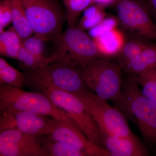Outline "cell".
<instances>
[{
	"label": "cell",
	"mask_w": 156,
	"mask_h": 156,
	"mask_svg": "<svg viewBox=\"0 0 156 156\" xmlns=\"http://www.w3.org/2000/svg\"><path fill=\"white\" fill-rule=\"evenodd\" d=\"M55 119L45 115L24 111L1 112L0 132L8 129H16L37 136H47L52 131Z\"/></svg>",
	"instance_id": "cell-10"
},
{
	"label": "cell",
	"mask_w": 156,
	"mask_h": 156,
	"mask_svg": "<svg viewBox=\"0 0 156 156\" xmlns=\"http://www.w3.org/2000/svg\"><path fill=\"white\" fill-rule=\"evenodd\" d=\"M95 3L101 4L105 6L106 5L110 4L114 1H116V0H94Z\"/></svg>",
	"instance_id": "cell-30"
},
{
	"label": "cell",
	"mask_w": 156,
	"mask_h": 156,
	"mask_svg": "<svg viewBox=\"0 0 156 156\" xmlns=\"http://www.w3.org/2000/svg\"><path fill=\"white\" fill-rule=\"evenodd\" d=\"M9 110L33 112L73 122L65 112L55 105L44 92H27L17 87L1 85L0 111Z\"/></svg>",
	"instance_id": "cell-6"
},
{
	"label": "cell",
	"mask_w": 156,
	"mask_h": 156,
	"mask_svg": "<svg viewBox=\"0 0 156 156\" xmlns=\"http://www.w3.org/2000/svg\"><path fill=\"white\" fill-rule=\"evenodd\" d=\"M48 137L82 151L89 156H111L106 149L91 142L72 122L55 119L54 126Z\"/></svg>",
	"instance_id": "cell-12"
},
{
	"label": "cell",
	"mask_w": 156,
	"mask_h": 156,
	"mask_svg": "<svg viewBox=\"0 0 156 156\" xmlns=\"http://www.w3.org/2000/svg\"><path fill=\"white\" fill-rule=\"evenodd\" d=\"M105 6L96 3L84 11V15L77 27L82 30H90L98 25L104 19L103 9Z\"/></svg>",
	"instance_id": "cell-22"
},
{
	"label": "cell",
	"mask_w": 156,
	"mask_h": 156,
	"mask_svg": "<svg viewBox=\"0 0 156 156\" xmlns=\"http://www.w3.org/2000/svg\"><path fill=\"white\" fill-rule=\"evenodd\" d=\"M113 58L102 57L78 68L91 91L104 100L114 102L122 94L123 81L122 69Z\"/></svg>",
	"instance_id": "cell-3"
},
{
	"label": "cell",
	"mask_w": 156,
	"mask_h": 156,
	"mask_svg": "<svg viewBox=\"0 0 156 156\" xmlns=\"http://www.w3.org/2000/svg\"><path fill=\"white\" fill-rule=\"evenodd\" d=\"M40 143L49 156H87L82 151L67 144L50 139L47 136H40Z\"/></svg>",
	"instance_id": "cell-19"
},
{
	"label": "cell",
	"mask_w": 156,
	"mask_h": 156,
	"mask_svg": "<svg viewBox=\"0 0 156 156\" xmlns=\"http://www.w3.org/2000/svg\"><path fill=\"white\" fill-rule=\"evenodd\" d=\"M25 75L12 66L3 57L0 58V85H7L22 89Z\"/></svg>",
	"instance_id": "cell-20"
},
{
	"label": "cell",
	"mask_w": 156,
	"mask_h": 156,
	"mask_svg": "<svg viewBox=\"0 0 156 156\" xmlns=\"http://www.w3.org/2000/svg\"><path fill=\"white\" fill-rule=\"evenodd\" d=\"M149 42L142 38L130 35L125 39L122 49L114 58L122 67L138 56Z\"/></svg>",
	"instance_id": "cell-16"
},
{
	"label": "cell",
	"mask_w": 156,
	"mask_h": 156,
	"mask_svg": "<svg viewBox=\"0 0 156 156\" xmlns=\"http://www.w3.org/2000/svg\"><path fill=\"white\" fill-rule=\"evenodd\" d=\"M53 42L56 49L49 57L50 64L58 62L79 68L107 57L99 50L93 39L76 26L67 27Z\"/></svg>",
	"instance_id": "cell-2"
},
{
	"label": "cell",
	"mask_w": 156,
	"mask_h": 156,
	"mask_svg": "<svg viewBox=\"0 0 156 156\" xmlns=\"http://www.w3.org/2000/svg\"><path fill=\"white\" fill-rule=\"evenodd\" d=\"M101 137L105 148L111 156L149 155L147 149L136 135L115 136L101 134Z\"/></svg>",
	"instance_id": "cell-13"
},
{
	"label": "cell",
	"mask_w": 156,
	"mask_h": 156,
	"mask_svg": "<svg viewBox=\"0 0 156 156\" xmlns=\"http://www.w3.org/2000/svg\"><path fill=\"white\" fill-rule=\"evenodd\" d=\"M136 77L138 84L142 87L143 94L156 105V79L143 76Z\"/></svg>",
	"instance_id": "cell-25"
},
{
	"label": "cell",
	"mask_w": 156,
	"mask_h": 156,
	"mask_svg": "<svg viewBox=\"0 0 156 156\" xmlns=\"http://www.w3.org/2000/svg\"><path fill=\"white\" fill-rule=\"evenodd\" d=\"M149 9L152 18L156 20V0H143Z\"/></svg>",
	"instance_id": "cell-28"
},
{
	"label": "cell",
	"mask_w": 156,
	"mask_h": 156,
	"mask_svg": "<svg viewBox=\"0 0 156 156\" xmlns=\"http://www.w3.org/2000/svg\"><path fill=\"white\" fill-rule=\"evenodd\" d=\"M40 136L16 130L0 132L1 156H49L40 143Z\"/></svg>",
	"instance_id": "cell-11"
},
{
	"label": "cell",
	"mask_w": 156,
	"mask_h": 156,
	"mask_svg": "<svg viewBox=\"0 0 156 156\" xmlns=\"http://www.w3.org/2000/svg\"><path fill=\"white\" fill-rule=\"evenodd\" d=\"M24 74V86L42 92L49 88H55L77 94L89 89L78 68L58 62L37 69H25Z\"/></svg>",
	"instance_id": "cell-4"
},
{
	"label": "cell",
	"mask_w": 156,
	"mask_h": 156,
	"mask_svg": "<svg viewBox=\"0 0 156 156\" xmlns=\"http://www.w3.org/2000/svg\"><path fill=\"white\" fill-rule=\"evenodd\" d=\"M117 23L116 20L114 18H104L99 24L89 30V35L93 38L104 32L115 29Z\"/></svg>",
	"instance_id": "cell-27"
},
{
	"label": "cell",
	"mask_w": 156,
	"mask_h": 156,
	"mask_svg": "<svg viewBox=\"0 0 156 156\" xmlns=\"http://www.w3.org/2000/svg\"><path fill=\"white\" fill-rule=\"evenodd\" d=\"M138 76H143L147 77H151L155 78L156 79V67L153 69L148 72Z\"/></svg>",
	"instance_id": "cell-29"
},
{
	"label": "cell",
	"mask_w": 156,
	"mask_h": 156,
	"mask_svg": "<svg viewBox=\"0 0 156 156\" xmlns=\"http://www.w3.org/2000/svg\"><path fill=\"white\" fill-rule=\"evenodd\" d=\"M43 92L55 105L65 112L89 140L105 149L97 124L79 98L73 93L55 88H49Z\"/></svg>",
	"instance_id": "cell-8"
},
{
	"label": "cell",
	"mask_w": 156,
	"mask_h": 156,
	"mask_svg": "<svg viewBox=\"0 0 156 156\" xmlns=\"http://www.w3.org/2000/svg\"><path fill=\"white\" fill-rule=\"evenodd\" d=\"M46 42L41 38L34 34L23 41L22 45L27 50L34 56L45 58L44 56V44Z\"/></svg>",
	"instance_id": "cell-24"
},
{
	"label": "cell",
	"mask_w": 156,
	"mask_h": 156,
	"mask_svg": "<svg viewBox=\"0 0 156 156\" xmlns=\"http://www.w3.org/2000/svg\"><path fill=\"white\" fill-rule=\"evenodd\" d=\"M118 22L131 35L156 41V24L143 0H116Z\"/></svg>",
	"instance_id": "cell-9"
},
{
	"label": "cell",
	"mask_w": 156,
	"mask_h": 156,
	"mask_svg": "<svg viewBox=\"0 0 156 156\" xmlns=\"http://www.w3.org/2000/svg\"><path fill=\"white\" fill-rule=\"evenodd\" d=\"M156 67V44L150 42L138 56L122 67L131 75L144 74Z\"/></svg>",
	"instance_id": "cell-14"
},
{
	"label": "cell",
	"mask_w": 156,
	"mask_h": 156,
	"mask_svg": "<svg viewBox=\"0 0 156 156\" xmlns=\"http://www.w3.org/2000/svg\"><path fill=\"white\" fill-rule=\"evenodd\" d=\"M34 34L53 42L66 21L65 9L59 0H20Z\"/></svg>",
	"instance_id": "cell-5"
},
{
	"label": "cell",
	"mask_w": 156,
	"mask_h": 156,
	"mask_svg": "<svg viewBox=\"0 0 156 156\" xmlns=\"http://www.w3.org/2000/svg\"><path fill=\"white\" fill-rule=\"evenodd\" d=\"M23 41L13 26L0 34V54L2 57L17 60Z\"/></svg>",
	"instance_id": "cell-18"
},
{
	"label": "cell",
	"mask_w": 156,
	"mask_h": 156,
	"mask_svg": "<svg viewBox=\"0 0 156 156\" xmlns=\"http://www.w3.org/2000/svg\"><path fill=\"white\" fill-rule=\"evenodd\" d=\"M73 94L83 101L97 124L101 135L127 136L135 135L129 127L126 117L118 107L111 106L107 101L89 89Z\"/></svg>",
	"instance_id": "cell-7"
},
{
	"label": "cell",
	"mask_w": 156,
	"mask_h": 156,
	"mask_svg": "<svg viewBox=\"0 0 156 156\" xmlns=\"http://www.w3.org/2000/svg\"><path fill=\"white\" fill-rule=\"evenodd\" d=\"M12 23V11L10 0L0 1V34Z\"/></svg>",
	"instance_id": "cell-26"
},
{
	"label": "cell",
	"mask_w": 156,
	"mask_h": 156,
	"mask_svg": "<svg viewBox=\"0 0 156 156\" xmlns=\"http://www.w3.org/2000/svg\"><path fill=\"white\" fill-rule=\"evenodd\" d=\"M92 39L105 56L113 58L122 49L125 41L122 34L116 28L104 32Z\"/></svg>",
	"instance_id": "cell-15"
},
{
	"label": "cell",
	"mask_w": 156,
	"mask_h": 156,
	"mask_svg": "<svg viewBox=\"0 0 156 156\" xmlns=\"http://www.w3.org/2000/svg\"><path fill=\"white\" fill-rule=\"evenodd\" d=\"M65 9L67 27L76 26L81 13L95 3L94 0H62Z\"/></svg>",
	"instance_id": "cell-21"
},
{
	"label": "cell",
	"mask_w": 156,
	"mask_h": 156,
	"mask_svg": "<svg viewBox=\"0 0 156 156\" xmlns=\"http://www.w3.org/2000/svg\"><path fill=\"white\" fill-rule=\"evenodd\" d=\"M17 60L27 69H35L50 64L49 57L41 58L34 56L22 46L18 53Z\"/></svg>",
	"instance_id": "cell-23"
},
{
	"label": "cell",
	"mask_w": 156,
	"mask_h": 156,
	"mask_svg": "<svg viewBox=\"0 0 156 156\" xmlns=\"http://www.w3.org/2000/svg\"><path fill=\"white\" fill-rule=\"evenodd\" d=\"M13 27L24 41L34 34L20 0H10Z\"/></svg>",
	"instance_id": "cell-17"
},
{
	"label": "cell",
	"mask_w": 156,
	"mask_h": 156,
	"mask_svg": "<svg viewBox=\"0 0 156 156\" xmlns=\"http://www.w3.org/2000/svg\"><path fill=\"white\" fill-rule=\"evenodd\" d=\"M136 76L123 81L122 94L114 101L125 116L136 125L143 138L156 145V105L144 95Z\"/></svg>",
	"instance_id": "cell-1"
}]
</instances>
